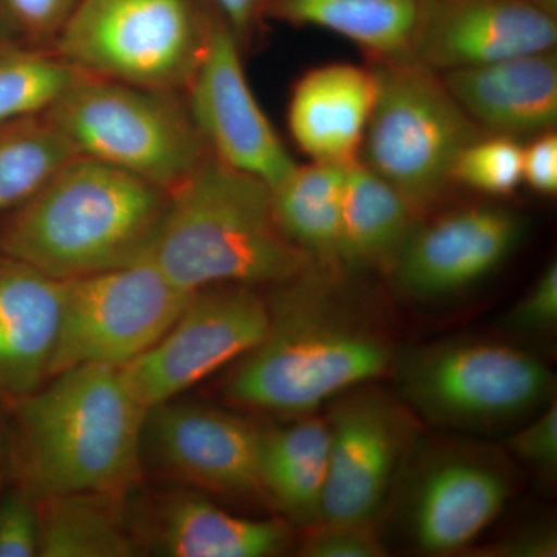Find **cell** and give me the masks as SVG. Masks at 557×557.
<instances>
[{"label":"cell","instance_id":"3957f363","mask_svg":"<svg viewBox=\"0 0 557 557\" xmlns=\"http://www.w3.org/2000/svg\"><path fill=\"white\" fill-rule=\"evenodd\" d=\"M330 273L310 265L277 285L265 336L239 359L223 387L231 401L267 412L306 413L386 372L387 344L341 307Z\"/></svg>","mask_w":557,"mask_h":557},{"label":"cell","instance_id":"44dd1931","mask_svg":"<svg viewBox=\"0 0 557 557\" xmlns=\"http://www.w3.org/2000/svg\"><path fill=\"white\" fill-rule=\"evenodd\" d=\"M416 207L359 159L348 166L341 220V267L391 269L420 223Z\"/></svg>","mask_w":557,"mask_h":557},{"label":"cell","instance_id":"7402d4cb","mask_svg":"<svg viewBox=\"0 0 557 557\" xmlns=\"http://www.w3.org/2000/svg\"><path fill=\"white\" fill-rule=\"evenodd\" d=\"M35 500L39 557H134L145 552L127 496L65 493Z\"/></svg>","mask_w":557,"mask_h":557},{"label":"cell","instance_id":"836d02e7","mask_svg":"<svg viewBox=\"0 0 557 557\" xmlns=\"http://www.w3.org/2000/svg\"><path fill=\"white\" fill-rule=\"evenodd\" d=\"M522 182L542 196H553L557 190V137L547 131L534 135L523 146Z\"/></svg>","mask_w":557,"mask_h":557},{"label":"cell","instance_id":"9c48e42d","mask_svg":"<svg viewBox=\"0 0 557 557\" xmlns=\"http://www.w3.org/2000/svg\"><path fill=\"white\" fill-rule=\"evenodd\" d=\"M399 383L420 412L457 428L505 423L547 397L552 375L533 355L504 344L461 341L412 351Z\"/></svg>","mask_w":557,"mask_h":557},{"label":"cell","instance_id":"8992f818","mask_svg":"<svg viewBox=\"0 0 557 557\" xmlns=\"http://www.w3.org/2000/svg\"><path fill=\"white\" fill-rule=\"evenodd\" d=\"M379 95L359 161L426 211L453 183L461 149L487 134L461 109L435 70L412 58L379 61Z\"/></svg>","mask_w":557,"mask_h":557},{"label":"cell","instance_id":"d590c367","mask_svg":"<svg viewBox=\"0 0 557 557\" xmlns=\"http://www.w3.org/2000/svg\"><path fill=\"white\" fill-rule=\"evenodd\" d=\"M556 534L549 530H528L486 549V556L549 557L556 556Z\"/></svg>","mask_w":557,"mask_h":557},{"label":"cell","instance_id":"74e56055","mask_svg":"<svg viewBox=\"0 0 557 557\" xmlns=\"http://www.w3.org/2000/svg\"><path fill=\"white\" fill-rule=\"evenodd\" d=\"M3 453H2V442H0V472H2L3 468Z\"/></svg>","mask_w":557,"mask_h":557},{"label":"cell","instance_id":"d6986e66","mask_svg":"<svg viewBox=\"0 0 557 557\" xmlns=\"http://www.w3.org/2000/svg\"><path fill=\"white\" fill-rule=\"evenodd\" d=\"M508 496V480L483 461L460 456L435 461L410 497L418 547L435 555L468 547L500 515Z\"/></svg>","mask_w":557,"mask_h":557},{"label":"cell","instance_id":"e0dca14e","mask_svg":"<svg viewBox=\"0 0 557 557\" xmlns=\"http://www.w3.org/2000/svg\"><path fill=\"white\" fill-rule=\"evenodd\" d=\"M64 293V281L0 251V401L50 380Z\"/></svg>","mask_w":557,"mask_h":557},{"label":"cell","instance_id":"8d00e7d4","mask_svg":"<svg viewBox=\"0 0 557 557\" xmlns=\"http://www.w3.org/2000/svg\"><path fill=\"white\" fill-rule=\"evenodd\" d=\"M523 2L548 16L557 17V0H523Z\"/></svg>","mask_w":557,"mask_h":557},{"label":"cell","instance_id":"cb8c5ba5","mask_svg":"<svg viewBox=\"0 0 557 557\" xmlns=\"http://www.w3.org/2000/svg\"><path fill=\"white\" fill-rule=\"evenodd\" d=\"M350 164L313 161L271 188L274 219L296 248L319 267L341 269V220Z\"/></svg>","mask_w":557,"mask_h":557},{"label":"cell","instance_id":"d6a6232c","mask_svg":"<svg viewBox=\"0 0 557 557\" xmlns=\"http://www.w3.org/2000/svg\"><path fill=\"white\" fill-rule=\"evenodd\" d=\"M7 3L32 38L51 47L78 0H7Z\"/></svg>","mask_w":557,"mask_h":557},{"label":"cell","instance_id":"d4e9b609","mask_svg":"<svg viewBox=\"0 0 557 557\" xmlns=\"http://www.w3.org/2000/svg\"><path fill=\"white\" fill-rule=\"evenodd\" d=\"M423 0H270L267 14L338 33L379 61L410 58Z\"/></svg>","mask_w":557,"mask_h":557},{"label":"cell","instance_id":"ba28073f","mask_svg":"<svg viewBox=\"0 0 557 557\" xmlns=\"http://www.w3.org/2000/svg\"><path fill=\"white\" fill-rule=\"evenodd\" d=\"M64 282L51 376L79 366L129 364L163 338L193 295L149 258Z\"/></svg>","mask_w":557,"mask_h":557},{"label":"cell","instance_id":"9a60e30c","mask_svg":"<svg viewBox=\"0 0 557 557\" xmlns=\"http://www.w3.org/2000/svg\"><path fill=\"white\" fill-rule=\"evenodd\" d=\"M557 17L523 0H423L410 58L435 70L555 50Z\"/></svg>","mask_w":557,"mask_h":557},{"label":"cell","instance_id":"f1b7e54d","mask_svg":"<svg viewBox=\"0 0 557 557\" xmlns=\"http://www.w3.org/2000/svg\"><path fill=\"white\" fill-rule=\"evenodd\" d=\"M299 555L306 557H380L386 555L373 522L319 520L311 523Z\"/></svg>","mask_w":557,"mask_h":557},{"label":"cell","instance_id":"52a82bcc","mask_svg":"<svg viewBox=\"0 0 557 557\" xmlns=\"http://www.w3.org/2000/svg\"><path fill=\"white\" fill-rule=\"evenodd\" d=\"M212 20L196 0H78L51 49L89 76L185 91Z\"/></svg>","mask_w":557,"mask_h":557},{"label":"cell","instance_id":"ffe728a7","mask_svg":"<svg viewBox=\"0 0 557 557\" xmlns=\"http://www.w3.org/2000/svg\"><path fill=\"white\" fill-rule=\"evenodd\" d=\"M379 95L375 70L327 64L307 72L289 98L288 126L313 161L351 164Z\"/></svg>","mask_w":557,"mask_h":557},{"label":"cell","instance_id":"277c9868","mask_svg":"<svg viewBox=\"0 0 557 557\" xmlns=\"http://www.w3.org/2000/svg\"><path fill=\"white\" fill-rule=\"evenodd\" d=\"M148 258L186 293L226 284L277 287L314 265L278 228L270 186L211 153L170 190Z\"/></svg>","mask_w":557,"mask_h":557},{"label":"cell","instance_id":"5bb4252c","mask_svg":"<svg viewBox=\"0 0 557 557\" xmlns=\"http://www.w3.org/2000/svg\"><path fill=\"white\" fill-rule=\"evenodd\" d=\"M523 231V219L509 209H457L418 223L391 270L409 295L445 298L490 276L518 247Z\"/></svg>","mask_w":557,"mask_h":557},{"label":"cell","instance_id":"e575fe53","mask_svg":"<svg viewBox=\"0 0 557 557\" xmlns=\"http://www.w3.org/2000/svg\"><path fill=\"white\" fill-rule=\"evenodd\" d=\"M236 38L247 42L265 16L270 0H212Z\"/></svg>","mask_w":557,"mask_h":557},{"label":"cell","instance_id":"5b68a950","mask_svg":"<svg viewBox=\"0 0 557 557\" xmlns=\"http://www.w3.org/2000/svg\"><path fill=\"white\" fill-rule=\"evenodd\" d=\"M47 115L78 156L166 190L209 153L183 91L87 75Z\"/></svg>","mask_w":557,"mask_h":557},{"label":"cell","instance_id":"7c38bea8","mask_svg":"<svg viewBox=\"0 0 557 557\" xmlns=\"http://www.w3.org/2000/svg\"><path fill=\"white\" fill-rule=\"evenodd\" d=\"M260 432L247 418L228 410L174 398L146 413L143 467L219 496H263Z\"/></svg>","mask_w":557,"mask_h":557},{"label":"cell","instance_id":"83f0119b","mask_svg":"<svg viewBox=\"0 0 557 557\" xmlns=\"http://www.w3.org/2000/svg\"><path fill=\"white\" fill-rule=\"evenodd\" d=\"M522 152L518 139L485 134L461 149L450 180L487 196H508L522 183Z\"/></svg>","mask_w":557,"mask_h":557},{"label":"cell","instance_id":"30bf717a","mask_svg":"<svg viewBox=\"0 0 557 557\" xmlns=\"http://www.w3.org/2000/svg\"><path fill=\"white\" fill-rule=\"evenodd\" d=\"M269 325V300L256 287L201 288L189 296L163 338L123 366V372L141 405L150 409L239 361L263 339Z\"/></svg>","mask_w":557,"mask_h":557},{"label":"cell","instance_id":"ac0fdd59","mask_svg":"<svg viewBox=\"0 0 557 557\" xmlns=\"http://www.w3.org/2000/svg\"><path fill=\"white\" fill-rule=\"evenodd\" d=\"M461 109L487 134L534 137L557 123L555 50L443 72Z\"/></svg>","mask_w":557,"mask_h":557},{"label":"cell","instance_id":"6da1fadb","mask_svg":"<svg viewBox=\"0 0 557 557\" xmlns=\"http://www.w3.org/2000/svg\"><path fill=\"white\" fill-rule=\"evenodd\" d=\"M9 406L10 471L33 498L65 493L127 496L138 486L148 409L123 368L64 370Z\"/></svg>","mask_w":557,"mask_h":557},{"label":"cell","instance_id":"1f68e13d","mask_svg":"<svg viewBox=\"0 0 557 557\" xmlns=\"http://www.w3.org/2000/svg\"><path fill=\"white\" fill-rule=\"evenodd\" d=\"M516 456L545 472H552L557 465V408L553 401L541 417L511 440Z\"/></svg>","mask_w":557,"mask_h":557},{"label":"cell","instance_id":"f546056e","mask_svg":"<svg viewBox=\"0 0 557 557\" xmlns=\"http://www.w3.org/2000/svg\"><path fill=\"white\" fill-rule=\"evenodd\" d=\"M38 556L36 500L14 483L0 496V557Z\"/></svg>","mask_w":557,"mask_h":557},{"label":"cell","instance_id":"484cf974","mask_svg":"<svg viewBox=\"0 0 557 557\" xmlns=\"http://www.w3.org/2000/svg\"><path fill=\"white\" fill-rule=\"evenodd\" d=\"M76 156L47 112L0 124V218L30 199Z\"/></svg>","mask_w":557,"mask_h":557},{"label":"cell","instance_id":"2e32d148","mask_svg":"<svg viewBox=\"0 0 557 557\" xmlns=\"http://www.w3.org/2000/svg\"><path fill=\"white\" fill-rule=\"evenodd\" d=\"M131 516L143 549L166 557H270L292 542L285 520L231 515L199 491L157 494Z\"/></svg>","mask_w":557,"mask_h":557},{"label":"cell","instance_id":"4316f807","mask_svg":"<svg viewBox=\"0 0 557 557\" xmlns=\"http://www.w3.org/2000/svg\"><path fill=\"white\" fill-rule=\"evenodd\" d=\"M84 76L51 47L0 44V124L49 112Z\"/></svg>","mask_w":557,"mask_h":557},{"label":"cell","instance_id":"4dcf8cb0","mask_svg":"<svg viewBox=\"0 0 557 557\" xmlns=\"http://www.w3.org/2000/svg\"><path fill=\"white\" fill-rule=\"evenodd\" d=\"M557 321V265L549 263L542 271L536 284L525 298L519 300L508 314V322L516 330H542L555 327Z\"/></svg>","mask_w":557,"mask_h":557},{"label":"cell","instance_id":"603a6c76","mask_svg":"<svg viewBox=\"0 0 557 557\" xmlns=\"http://www.w3.org/2000/svg\"><path fill=\"white\" fill-rule=\"evenodd\" d=\"M329 421L310 417L289 426L260 432L262 494L298 522L321 520L329 471Z\"/></svg>","mask_w":557,"mask_h":557},{"label":"cell","instance_id":"7a4b0ae2","mask_svg":"<svg viewBox=\"0 0 557 557\" xmlns=\"http://www.w3.org/2000/svg\"><path fill=\"white\" fill-rule=\"evenodd\" d=\"M170 190L87 157L0 218V251L60 281L148 258Z\"/></svg>","mask_w":557,"mask_h":557},{"label":"cell","instance_id":"4fadbf2b","mask_svg":"<svg viewBox=\"0 0 557 557\" xmlns=\"http://www.w3.org/2000/svg\"><path fill=\"white\" fill-rule=\"evenodd\" d=\"M329 429L321 520L373 522L408 440L405 413L379 392H358L335 406Z\"/></svg>","mask_w":557,"mask_h":557},{"label":"cell","instance_id":"8fae6325","mask_svg":"<svg viewBox=\"0 0 557 557\" xmlns=\"http://www.w3.org/2000/svg\"><path fill=\"white\" fill-rule=\"evenodd\" d=\"M183 95L212 157L270 188L295 170V160L249 87L239 39L222 17L212 20L207 49Z\"/></svg>","mask_w":557,"mask_h":557}]
</instances>
